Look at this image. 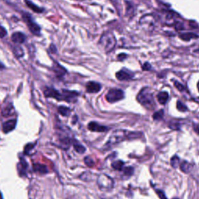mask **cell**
<instances>
[{"label":"cell","instance_id":"obj_1","mask_svg":"<svg viewBox=\"0 0 199 199\" xmlns=\"http://www.w3.org/2000/svg\"><path fill=\"white\" fill-rule=\"evenodd\" d=\"M141 135H142V133L131 132V131H126V130H116L111 134V135L108 139L107 142H106V144L103 146V150H107L109 149L112 148L114 145H117V144L121 142L125 139L139 138V136H141Z\"/></svg>","mask_w":199,"mask_h":199},{"label":"cell","instance_id":"obj_2","mask_svg":"<svg viewBox=\"0 0 199 199\" xmlns=\"http://www.w3.org/2000/svg\"><path fill=\"white\" fill-rule=\"evenodd\" d=\"M116 43L117 41L114 34L111 31H106L100 37L98 42V47L103 52L109 53L115 48Z\"/></svg>","mask_w":199,"mask_h":199},{"label":"cell","instance_id":"obj_3","mask_svg":"<svg viewBox=\"0 0 199 199\" xmlns=\"http://www.w3.org/2000/svg\"><path fill=\"white\" fill-rule=\"evenodd\" d=\"M137 100L148 110H153L156 107L153 92L149 87H145L140 90L137 96Z\"/></svg>","mask_w":199,"mask_h":199},{"label":"cell","instance_id":"obj_4","mask_svg":"<svg viewBox=\"0 0 199 199\" xmlns=\"http://www.w3.org/2000/svg\"><path fill=\"white\" fill-rule=\"evenodd\" d=\"M22 17H23L24 22L26 23V25H27V27L29 28L30 31H31L33 34H34V35L40 36V27L38 26L37 23H35V21H34L32 17H31L29 13H26V12H23V13H22Z\"/></svg>","mask_w":199,"mask_h":199},{"label":"cell","instance_id":"obj_5","mask_svg":"<svg viewBox=\"0 0 199 199\" xmlns=\"http://www.w3.org/2000/svg\"><path fill=\"white\" fill-rule=\"evenodd\" d=\"M97 184L102 191H109L114 186V181L109 176L101 173L97 178Z\"/></svg>","mask_w":199,"mask_h":199},{"label":"cell","instance_id":"obj_6","mask_svg":"<svg viewBox=\"0 0 199 199\" xmlns=\"http://www.w3.org/2000/svg\"><path fill=\"white\" fill-rule=\"evenodd\" d=\"M125 93L120 89H111L106 94V100L109 103H115L124 99Z\"/></svg>","mask_w":199,"mask_h":199},{"label":"cell","instance_id":"obj_7","mask_svg":"<svg viewBox=\"0 0 199 199\" xmlns=\"http://www.w3.org/2000/svg\"><path fill=\"white\" fill-rule=\"evenodd\" d=\"M45 95L46 97H51L58 100H64L63 93H59V91L54 90V88L47 87L45 90Z\"/></svg>","mask_w":199,"mask_h":199},{"label":"cell","instance_id":"obj_8","mask_svg":"<svg viewBox=\"0 0 199 199\" xmlns=\"http://www.w3.org/2000/svg\"><path fill=\"white\" fill-rule=\"evenodd\" d=\"M133 76H134V74L126 69H123L120 70L116 73V77L120 81L130 80V79H132Z\"/></svg>","mask_w":199,"mask_h":199},{"label":"cell","instance_id":"obj_9","mask_svg":"<svg viewBox=\"0 0 199 199\" xmlns=\"http://www.w3.org/2000/svg\"><path fill=\"white\" fill-rule=\"evenodd\" d=\"M88 129L92 131H97V132H105L107 131L108 128L106 126H103L97 122L92 121L88 124Z\"/></svg>","mask_w":199,"mask_h":199},{"label":"cell","instance_id":"obj_10","mask_svg":"<svg viewBox=\"0 0 199 199\" xmlns=\"http://www.w3.org/2000/svg\"><path fill=\"white\" fill-rule=\"evenodd\" d=\"M17 125V120L16 119H11L7 121L2 124V131L4 133H9L14 130Z\"/></svg>","mask_w":199,"mask_h":199},{"label":"cell","instance_id":"obj_11","mask_svg":"<svg viewBox=\"0 0 199 199\" xmlns=\"http://www.w3.org/2000/svg\"><path fill=\"white\" fill-rule=\"evenodd\" d=\"M12 41L14 44H17V45H20V44L24 43L25 40H26V36L24 34L21 32H15L12 34Z\"/></svg>","mask_w":199,"mask_h":199},{"label":"cell","instance_id":"obj_12","mask_svg":"<svg viewBox=\"0 0 199 199\" xmlns=\"http://www.w3.org/2000/svg\"><path fill=\"white\" fill-rule=\"evenodd\" d=\"M87 87V91L90 93H98L101 90V85H100L99 83L93 82V81L89 82L87 84V87Z\"/></svg>","mask_w":199,"mask_h":199},{"label":"cell","instance_id":"obj_13","mask_svg":"<svg viewBox=\"0 0 199 199\" xmlns=\"http://www.w3.org/2000/svg\"><path fill=\"white\" fill-rule=\"evenodd\" d=\"M53 71L54 72V73L56 74V76H64L66 73V70H65V68L62 66L61 65H59V63H57L56 62H54V65H53Z\"/></svg>","mask_w":199,"mask_h":199},{"label":"cell","instance_id":"obj_14","mask_svg":"<svg viewBox=\"0 0 199 199\" xmlns=\"http://www.w3.org/2000/svg\"><path fill=\"white\" fill-rule=\"evenodd\" d=\"M34 172L37 173H40V174H45V173H48V168H47L46 166L42 165V164L36 163L34 164Z\"/></svg>","mask_w":199,"mask_h":199},{"label":"cell","instance_id":"obj_15","mask_svg":"<svg viewBox=\"0 0 199 199\" xmlns=\"http://www.w3.org/2000/svg\"><path fill=\"white\" fill-rule=\"evenodd\" d=\"M25 3H26V6H27L30 9H32L33 11H34V12H37V13H41V12L44 11V9L38 7L37 5L33 3L31 0H25Z\"/></svg>","mask_w":199,"mask_h":199},{"label":"cell","instance_id":"obj_16","mask_svg":"<svg viewBox=\"0 0 199 199\" xmlns=\"http://www.w3.org/2000/svg\"><path fill=\"white\" fill-rule=\"evenodd\" d=\"M168 98L169 94L166 91L160 92V93H158L157 95V100L160 104H165L167 102V100H168Z\"/></svg>","mask_w":199,"mask_h":199},{"label":"cell","instance_id":"obj_17","mask_svg":"<svg viewBox=\"0 0 199 199\" xmlns=\"http://www.w3.org/2000/svg\"><path fill=\"white\" fill-rule=\"evenodd\" d=\"M198 37V36L197 34H194V33H182V34H180V38L182 39L183 40H185V41H189L191 39L193 38H197Z\"/></svg>","mask_w":199,"mask_h":199},{"label":"cell","instance_id":"obj_18","mask_svg":"<svg viewBox=\"0 0 199 199\" xmlns=\"http://www.w3.org/2000/svg\"><path fill=\"white\" fill-rule=\"evenodd\" d=\"M180 167H181V170H182L184 173H187L192 170V165L190 163L187 162V161H183L181 163H180Z\"/></svg>","mask_w":199,"mask_h":199},{"label":"cell","instance_id":"obj_19","mask_svg":"<svg viewBox=\"0 0 199 199\" xmlns=\"http://www.w3.org/2000/svg\"><path fill=\"white\" fill-rule=\"evenodd\" d=\"M73 147H74L75 150H76L77 153H83L84 152L86 151V149L85 147L83 146V145H82V144L79 143L78 141L76 140H73Z\"/></svg>","mask_w":199,"mask_h":199},{"label":"cell","instance_id":"obj_20","mask_svg":"<svg viewBox=\"0 0 199 199\" xmlns=\"http://www.w3.org/2000/svg\"><path fill=\"white\" fill-rule=\"evenodd\" d=\"M26 168H27V163H26L24 159H21L20 163L18 164V170L20 175H25Z\"/></svg>","mask_w":199,"mask_h":199},{"label":"cell","instance_id":"obj_21","mask_svg":"<svg viewBox=\"0 0 199 199\" xmlns=\"http://www.w3.org/2000/svg\"><path fill=\"white\" fill-rule=\"evenodd\" d=\"M12 52L15 54L16 57L17 58L23 57V54H24V51H23V48L20 46H19V45H16L15 47L12 48Z\"/></svg>","mask_w":199,"mask_h":199},{"label":"cell","instance_id":"obj_22","mask_svg":"<svg viewBox=\"0 0 199 199\" xmlns=\"http://www.w3.org/2000/svg\"><path fill=\"white\" fill-rule=\"evenodd\" d=\"M112 167L116 170H122L124 167V162L121 160H116L112 163Z\"/></svg>","mask_w":199,"mask_h":199},{"label":"cell","instance_id":"obj_23","mask_svg":"<svg viewBox=\"0 0 199 199\" xmlns=\"http://www.w3.org/2000/svg\"><path fill=\"white\" fill-rule=\"evenodd\" d=\"M180 158L178 156H173L170 159V164H171L172 167L173 168H177L178 166H180Z\"/></svg>","mask_w":199,"mask_h":199},{"label":"cell","instance_id":"obj_24","mask_svg":"<svg viewBox=\"0 0 199 199\" xmlns=\"http://www.w3.org/2000/svg\"><path fill=\"white\" fill-rule=\"evenodd\" d=\"M59 112L62 114V116H68L70 114L71 111L69 107L65 106H61L59 107Z\"/></svg>","mask_w":199,"mask_h":199},{"label":"cell","instance_id":"obj_25","mask_svg":"<svg viewBox=\"0 0 199 199\" xmlns=\"http://www.w3.org/2000/svg\"><path fill=\"white\" fill-rule=\"evenodd\" d=\"M163 114H164L163 110H159V111H156V113H154L153 117L154 120L159 121V120H161L163 117Z\"/></svg>","mask_w":199,"mask_h":199},{"label":"cell","instance_id":"obj_26","mask_svg":"<svg viewBox=\"0 0 199 199\" xmlns=\"http://www.w3.org/2000/svg\"><path fill=\"white\" fill-rule=\"evenodd\" d=\"M177 108L178 109V111H181V112H185L187 111V107L180 100H178L177 102Z\"/></svg>","mask_w":199,"mask_h":199},{"label":"cell","instance_id":"obj_27","mask_svg":"<svg viewBox=\"0 0 199 199\" xmlns=\"http://www.w3.org/2000/svg\"><path fill=\"white\" fill-rule=\"evenodd\" d=\"M123 173L125 176L131 177L133 174V173H134V169L131 167H126V168H125L123 170Z\"/></svg>","mask_w":199,"mask_h":199},{"label":"cell","instance_id":"obj_28","mask_svg":"<svg viewBox=\"0 0 199 199\" xmlns=\"http://www.w3.org/2000/svg\"><path fill=\"white\" fill-rule=\"evenodd\" d=\"M84 162H85V163L87 164L88 167H93V166L94 165V161H93V159H92L91 157H90V156H87V157H85V159H84Z\"/></svg>","mask_w":199,"mask_h":199},{"label":"cell","instance_id":"obj_29","mask_svg":"<svg viewBox=\"0 0 199 199\" xmlns=\"http://www.w3.org/2000/svg\"><path fill=\"white\" fill-rule=\"evenodd\" d=\"M34 148V145L32 143H29L25 146L24 148V153L25 154H29L31 150Z\"/></svg>","mask_w":199,"mask_h":199},{"label":"cell","instance_id":"obj_30","mask_svg":"<svg viewBox=\"0 0 199 199\" xmlns=\"http://www.w3.org/2000/svg\"><path fill=\"white\" fill-rule=\"evenodd\" d=\"M11 110H12V107H9V106L8 107H6L5 109H3L2 114L5 117H7V116L10 115L11 114Z\"/></svg>","mask_w":199,"mask_h":199},{"label":"cell","instance_id":"obj_31","mask_svg":"<svg viewBox=\"0 0 199 199\" xmlns=\"http://www.w3.org/2000/svg\"><path fill=\"white\" fill-rule=\"evenodd\" d=\"M174 86L177 89H178L179 91H184V87L181 83H180L178 81H174Z\"/></svg>","mask_w":199,"mask_h":199},{"label":"cell","instance_id":"obj_32","mask_svg":"<svg viewBox=\"0 0 199 199\" xmlns=\"http://www.w3.org/2000/svg\"><path fill=\"white\" fill-rule=\"evenodd\" d=\"M7 35V31L3 26L0 25V38H3Z\"/></svg>","mask_w":199,"mask_h":199},{"label":"cell","instance_id":"obj_33","mask_svg":"<svg viewBox=\"0 0 199 199\" xmlns=\"http://www.w3.org/2000/svg\"><path fill=\"white\" fill-rule=\"evenodd\" d=\"M156 194H157L158 196H159V198H160V199H167V198H166L165 194H164V192H163V191L156 190Z\"/></svg>","mask_w":199,"mask_h":199},{"label":"cell","instance_id":"obj_34","mask_svg":"<svg viewBox=\"0 0 199 199\" xmlns=\"http://www.w3.org/2000/svg\"><path fill=\"white\" fill-rule=\"evenodd\" d=\"M151 65L148 62H145L143 65H142V70H145V71H149V70L151 69Z\"/></svg>","mask_w":199,"mask_h":199},{"label":"cell","instance_id":"obj_35","mask_svg":"<svg viewBox=\"0 0 199 199\" xmlns=\"http://www.w3.org/2000/svg\"><path fill=\"white\" fill-rule=\"evenodd\" d=\"M126 58H127L126 54H120L118 56H117V59L120 61H123L124 59H126Z\"/></svg>","mask_w":199,"mask_h":199},{"label":"cell","instance_id":"obj_36","mask_svg":"<svg viewBox=\"0 0 199 199\" xmlns=\"http://www.w3.org/2000/svg\"><path fill=\"white\" fill-rule=\"evenodd\" d=\"M49 49H50V51H51V52H53V53L56 52V48L54 45H51V46H50Z\"/></svg>","mask_w":199,"mask_h":199},{"label":"cell","instance_id":"obj_37","mask_svg":"<svg viewBox=\"0 0 199 199\" xmlns=\"http://www.w3.org/2000/svg\"><path fill=\"white\" fill-rule=\"evenodd\" d=\"M195 130L197 133L199 135V127L198 126H195Z\"/></svg>","mask_w":199,"mask_h":199},{"label":"cell","instance_id":"obj_38","mask_svg":"<svg viewBox=\"0 0 199 199\" xmlns=\"http://www.w3.org/2000/svg\"><path fill=\"white\" fill-rule=\"evenodd\" d=\"M3 68H4V66H3V65H2V64L0 63V69H2Z\"/></svg>","mask_w":199,"mask_h":199},{"label":"cell","instance_id":"obj_39","mask_svg":"<svg viewBox=\"0 0 199 199\" xmlns=\"http://www.w3.org/2000/svg\"><path fill=\"white\" fill-rule=\"evenodd\" d=\"M0 199H3V198H2V195L1 192H0Z\"/></svg>","mask_w":199,"mask_h":199},{"label":"cell","instance_id":"obj_40","mask_svg":"<svg viewBox=\"0 0 199 199\" xmlns=\"http://www.w3.org/2000/svg\"><path fill=\"white\" fill-rule=\"evenodd\" d=\"M195 100H196V102H198V103H199V98H198V99H195Z\"/></svg>","mask_w":199,"mask_h":199},{"label":"cell","instance_id":"obj_41","mask_svg":"<svg viewBox=\"0 0 199 199\" xmlns=\"http://www.w3.org/2000/svg\"><path fill=\"white\" fill-rule=\"evenodd\" d=\"M198 91H199V82L198 83Z\"/></svg>","mask_w":199,"mask_h":199},{"label":"cell","instance_id":"obj_42","mask_svg":"<svg viewBox=\"0 0 199 199\" xmlns=\"http://www.w3.org/2000/svg\"><path fill=\"white\" fill-rule=\"evenodd\" d=\"M173 199H178V198H173Z\"/></svg>","mask_w":199,"mask_h":199}]
</instances>
